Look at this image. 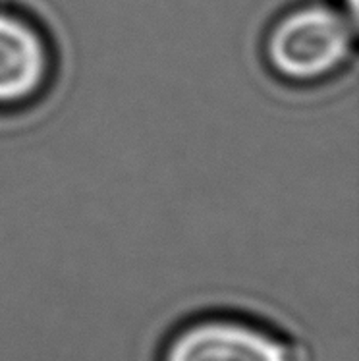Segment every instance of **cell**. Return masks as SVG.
<instances>
[{
	"label": "cell",
	"mask_w": 359,
	"mask_h": 361,
	"mask_svg": "<svg viewBox=\"0 0 359 361\" xmlns=\"http://www.w3.org/2000/svg\"><path fill=\"white\" fill-rule=\"evenodd\" d=\"M358 18L334 0H301L264 27L261 60L280 83L311 89L346 74L358 56Z\"/></svg>",
	"instance_id": "obj_1"
},
{
	"label": "cell",
	"mask_w": 359,
	"mask_h": 361,
	"mask_svg": "<svg viewBox=\"0 0 359 361\" xmlns=\"http://www.w3.org/2000/svg\"><path fill=\"white\" fill-rule=\"evenodd\" d=\"M56 72L59 52L49 30L28 10L0 4V114L43 101Z\"/></svg>",
	"instance_id": "obj_3"
},
{
	"label": "cell",
	"mask_w": 359,
	"mask_h": 361,
	"mask_svg": "<svg viewBox=\"0 0 359 361\" xmlns=\"http://www.w3.org/2000/svg\"><path fill=\"white\" fill-rule=\"evenodd\" d=\"M157 361H308L298 340L261 319L209 311L176 324Z\"/></svg>",
	"instance_id": "obj_2"
},
{
	"label": "cell",
	"mask_w": 359,
	"mask_h": 361,
	"mask_svg": "<svg viewBox=\"0 0 359 361\" xmlns=\"http://www.w3.org/2000/svg\"><path fill=\"white\" fill-rule=\"evenodd\" d=\"M334 2L344 8L346 12H350V14L358 18V14H359V0H334Z\"/></svg>",
	"instance_id": "obj_4"
}]
</instances>
